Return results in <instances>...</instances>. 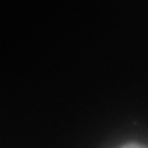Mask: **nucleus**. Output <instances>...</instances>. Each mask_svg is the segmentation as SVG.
Returning a JSON list of instances; mask_svg holds the SVG:
<instances>
[{"instance_id":"obj_1","label":"nucleus","mask_w":148,"mask_h":148,"mask_svg":"<svg viewBox=\"0 0 148 148\" xmlns=\"http://www.w3.org/2000/svg\"><path fill=\"white\" fill-rule=\"evenodd\" d=\"M120 148H148L145 145H140V143H127V145H123Z\"/></svg>"}]
</instances>
